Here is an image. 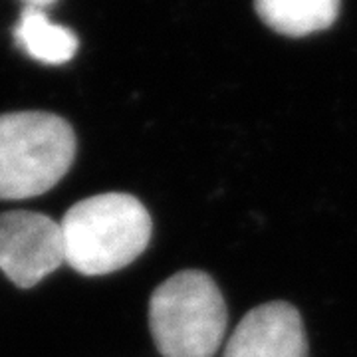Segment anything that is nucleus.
<instances>
[{
    "mask_svg": "<svg viewBox=\"0 0 357 357\" xmlns=\"http://www.w3.org/2000/svg\"><path fill=\"white\" fill-rule=\"evenodd\" d=\"M222 357H307L300 312L288 302L250 310L230 333Z\"/></svg>",
    "mask_w": 357,
    "mask_h": 357,
    "instance_id": "obj_5",
    "label": "nucleus"
},
{
    "mask_svg": "<svg viewBox=\"0 0 357 357\" xmlns=\"http://www.w3.org/2000/svg\"><path fill=\"white\" fill-rule=\"evenodd\" d=\"M13 34L18 48L40 64H66L76 56L79 48L74 30L54 24L44 10L30 6H24Z\"/></svg>",
    "mask_w": 357,
    "mask_h": 357,
    "instance_id": "obj_7",
    "label": "nucleus"
},
{
    "mask_svg": "<svg viewBox=\"0 0 357 357\" xmlns=\"http://www.w3.org/2000/svg\"><path fill=\"white\" fill-rule=\"evenodd\" d=\"M342 0H255L264 24L290 38H304L328 30L340 16Z\"/></svg>",
    "mask_w": 357,
    "mask_h": 357,
    "instance_id": "obj_6",
    "label": "nucleus"
},
{
    "mask_svg": "<svg viewBox=\"0 0 357 357\" xmlns=\"http://www.w3.org/2000/svg\"><path fill=\"white\" fill-rule=\"evenodd\" d=\"M66 262L62 227L42 213L0 215V270L18 288H32Z\"/></svg>",
    "mask_w": 357,
    "mask_h": 357,
    "instance_id": "obj_4",
    "label": "nucleus"
},
{
    "mask_svg": "<svg viewBox=\"0 0 357 357\" xmlns=\"http://www.w3.org/2000/svg\"><path fill=\"white\" fill-rule=\"evenodd\" d=\"M227 321L225 298L201 270L171 276L149 300V330L163 357H215Z\"/></svg>",
    "mask_w": 357,
    "mask_h": 357,
    "instance_id": "obj_3",
    "label": "nucleus"
},
{
    "mask_svg": "<svg viewBox=\"0 0 357 357\" xmlns=\"http://www.w3.org/2000/svg\"><path fill=\"white\" fill-rule=\"evenodd\" d=\"M22 2H24V6H30V8H40V10H44L46 6L54 4L56 0H22Z\"/></svg>",
    "mask_w": 357,
    "mask_h": 357,
    "instance_id": "obj_8",
    "label": "nucleus"
},
{
    "mask_svg": "<svg viewBox=\"0 0 357 357\" xmlns=\"http://www.w3.org/2000/svg\"><path fill=\"white\" fill-rule=\"evenodd\" d=\"M76 157V133L60 115H0V201L32 199L56 187Z\"/></svg>",
    "mask_w": 357,
    "mask_h": 357,
    "instance_id": "obj_2",
    "label": "nucleus"
},
{
    "mask_svg": "<svg viewBox=\"0 0 357 357\" xmlns=\"http://www.w3.org/2000/svg\"><path fill=\"white\" fill-rule=\"evenodd\" d=\"M66 264L84 276L112 274L131 264L151 241V217L128 192L79 201L60 220Z\"/></svg>",
    "mask_w": 357,
    "mask_h": 357,
    "instance_id": "obj_1",
    "label": "nucleus"
}]
</instances>
